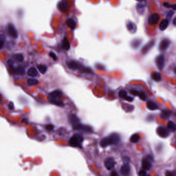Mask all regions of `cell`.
<instances>
[{
    "instance_id": "1",
    "label": "cell",
    "mask_w": 176,
    "mask_h": 176,
    "mask_svg": "<svg viewBox=\"0 0 176 176\" xmlns=\"http://www.w3.org/2000/svg\"><path fill=\"white\" fill-rule=\"evenodd\" d=\"M120 141V137L118 134H113L102 139L100 142L102 147H105L110 145L118 144Z\"/></svg>"
},
{
    "instance_id": "2",
    "label": "cell",
    "mask_w": 176,
    "mask_h": 176,
    "mask_svg": "<svg viewBox=\"0 0 176 176\" xmlns=\"http://www.w3.org/2000/svg\"><path fill=\"white\" fill-rule=\"evenodd\" d=\"M84 140L83 136L80 134H75L70 138L69 144L71 146L82 148V143Z\"/></svg>"
},
{
    "instance_id": "3",
    "label": "cell",
    "mask_w": 176,
    "mask_h": 176,
    "mask_svg": "<svg viewBox=\"0 0 176 176\" xmlns=\"http://www.w3.org/2000/svg\"><path fill=\"white\" fill-rule=\"evenodd\" d=\"M153 159L151 155H147L142 160V166L144 170H149L152 166Z\"/></svg>"
},
{
    "instance_id": "4",
    "label": "cell",
    "mask_w": 176,
    "mask_h": 176,
    "mask_svg": "<svg viewBox=\"0 0 176 176\" xmlns=\"http://www.w3.org/2000/svg\"><path fill=\"white\" fill-rule=\"evenodd\" d=\"M156 133L161 138H165L169 135V131L168 129L164 127H159L156 129Z\"/></svg>"
},
{
    "instance_id": "5",
    "label": "cell",
    "mask_w": 176,
    "mask_h": 176,
    "mask_svg": "<svg viewBox=\"0 0 176 176\" xmlns=\"http://www.w3.org/2000/svg\"><path fill=\"white\" fill-rule=\"evenodd\" d=\"M67 66L70 69L75 70H82L83 67L82 66L77 62L75 61H71L67 63Z\"/></svg>"
},
{
    "instance_id": "6",
    "label": "cell",
    "mask_w": 176,
    "mask_h": 176,
    "mask_svg": "<svg viewBox=\"0 0 176 176\" xmlns=\"http://www.w3.org/2000/svg\"><path fill=\"white\" fill-rule=\"evenodd\" d=\"M156 64L157 65L158 69L162 70L164 67L165 64V57L163 55H160L156 58Z\"/></svg>"
},
{
    "instance_id": "7",
    "label": "cell",
    "mask_w": 176,
    "mask_h": 176,
    "mask_svg": "<svg viewBox=\"0 0 176 176\" xmlns=\"http://www.w3.org/2000/svg\"><path fill=\"white\" fill-rule=\"evenodd\" d=\"M160 16L158 13H153L149 16L148 19V23L150 24H157L160 20Z\"/></svg>"
},
{
    "instance_id": "8",
    "label": "cell",
    "mask_w": 176,
    "mask_h": 176,
    "mask_svg": "<svg viewBox=\"0 0 176 176\" xmlns=\"http://www.w3.org/2000/svg\"><path fill=\"white\" fill-rule=\"evenodd\" d=\"M115 164L116 162L112 158H108L106 159L104 161V165L108 170L112 169L113 168H114Z\"/></svg>"
},
{
    "instance_id": "9",
    "label": "cell",
    "mask_w": 176,
    "mask_h": 176,
    "mask_svg": "<svg viewBox=\"0 0 176 176\" xmlns=\"http://www.w3.org/2000/svg\"><path fill=\"white\" fill-rule=\"evenodd\" d=\"M73 129L75 130H80V131H83L85 132H88V133L91 132L92 131L91 128L89 126L83 125L81 124L80 123L78 125H77L76 127L73 128Z\"/></svg>"
},
{
    "instance_id": "10",
    "label": "cell",
    "mask_w": 176,
    "mask_h": 176,
    "mask_svg": "<svg viewBox=\"0 0 176 176\" xmlns=\"http://www.w3.org/2000/svg\"><path fill=\"white\" fill-rule=\"evenodd\" d=\"M7 30L10 36L14 38H16L18 37V33L14 27V26L12 24H9L7 26Z\"/></svg>"
},
{
    "instance_id": "11",
    "label": "cell",
    "mask_w": 176,
    "mask_h": 176,
    "mask_svg": "<svg viewBox=\"0 0 176 176\" xmlns=\"http://www.w3.org/2000/svg\"><path fill=\"white\" fill-rule=\"evenodd\" d=\"M170 44V42L169 40L167 39H164L161 41L159 45V49L161 51H165L168 48Z\"/></svg>"
},
{
    "instance_id": "12",
    "label": "cell",
    "mask_w": 176,
    "mask_h": 176,
    "mask_svg": "<svg viewBox=\"0 0 176 176\" xmlns=\"http://www.w3.org/2000/svg\"><path fill=\"white\" fill-rule=\"evenodd\" d=\"M119 96L124 100H127L129 102H132L133 100V98L128 96L127 92L124 90H121L119 92Z\"/></svg>"
},
{
    "instance_id": "13",
    "label": "cell",
    "mask_w": 176,
    "mask_h": 176,
    "mask_svg": "<svg viewBox=\"0 0 176 176\" xmlns=\"http://www.w3.org/2000/svg\"><path fill=\"white\" fill-rule=\"evenodd\" d=\"M50 98L58 99L63 96V92L60 90H55L51 92L49 94Z\"/></svg>"
},
{
    "instance_id": "14",
    "label": "cell",
    "mask_w": 176,
    "mask_h": 176,
    "mask_svg": "<svg viewBox=\"0 0 176 176\" xmlns=\"http://www.w3.org/2000/svg\"><path fill=\"white\" fill-rule=\"evenodd\" d=\"M130 171V167L129 164H124L121 167L120 172L123 175H128Z\"/></svg>"
},
{
    "instance_id": "15",
    "label": "cell",
    "mask_w": 176,
    "mask_h": 176,
    "mask_svg": "<svg viewBox=\"0 0 176 176\" xmlns=\"http://www.w3.org/2000/svg\"><path fill=\"white\" fill-rule=\"evenodd\" d=\"M70 120L72 125L73 128H74L75 127H76L77 125H78L80 124V120L79 118H78L75 115L72 114L70 115Z\"/></svg>"
},
{
    "instance_id": "16",
    "label": "cell",
    "mask_w": 176,
    "mask_h": 176,
    "mask_svg": "<svg viewBox=\"0 0 176 176\" xmlns=\"http://www.w3.org/2000/svg\"><path fill=\"white\" fill-rule=\"evenodd\" d=\"M127 28L129 31H130V32H131L132 33H135L136 31V29H137V27H136V24L131 21H130L127 23Z\"/></svg>"
},
{
    "instance_id": "17",
    "label": "cell",
    "mask_w": 176,
    "mask_h": 176,
    "mask_svg": "<svg viewBox=\"0 0 176 176\" xmlns=\"http://www.w3.org/2000/svg\"><path fill=\"white\" fill-rule=\"evenodd\" d=\"M147 107L149 110H150L151 111L157 110L159 108L158 105L152 101H148L147 102Z\"/></svg>"
},
{
    "instance_id": "18",
    "label": "cell",
    "mask_w": 176,
    "mask_h": 176,
    "mask_svg": "<svg viewBox=\"0 0 176 176\" xmlns=\"http://www.w3.org/2000/svg\"><path fill=\"white\" fill-rule=\"evenodd\" d=\"M154 41L150 42L148 44L146 45L144 48H143L142 50V52L143 54H146V53H147L150 50V49L153 47V46L154 45Z\"/></svg>"
},
{
    "instance_id": "19",
    "label": "cell",
    "mask_w": 176,
    "mask_h": 176,
    "mask_svg": "<svg viewBox=\"0 0 176 176\" xmlns=\"http://www.w3.org/2000/svg\"><path fill=\"white\" fill-rule=\"evenodd\" d=\"M169 24V21L167 19H164V20H162L159 25V29L161 31L165 30L168 26Z\"/></svg>"
},
{
    "instance_id": "20",
    "label": "cell",
    "mask_w": 176,
    "mask_h": 176,
    "mask_svg": "<svg viewBox=\"0 0 176 176\" xmlns=\"http://www.w3.org/2000/svg\"><path fill=\"white\" fill-rule=\"evenodd\" d=\"M170 114H171V112L170 111L167 110H164L162 111L161 113V117L163 119H167L170 117Z\"/></svg>"
},
{
    "instance_id": "21",
    "label": "cell",
    "mask_w": 176,
    "mask_h": 176,
    "mask_svg": "<svg viewBox=\"0 0 176 176\" xmlns=\"http://www.w3.org/2000/svg\"><path fill=\"white\" fill-rule=\"evenodd\" d=\"M151 78L152 79L156 81V82H159L161 80V76L160 75V74L158 72H153L151 74Z\"/></svg>"
},
{
    "instance_id": "22",
    "label": "cell",
    "mask_w": 176,
    "mask_h": 176,
    "mask_svg": "<svg viewBox=\"0 0 176 176\" xmlns=\"http://www.w3.org/2000/svg\"><path fill=\"white\" fill-rule=\"evenodd\" d=\"M50 103L57 105L58 106H63L64 105V103L58 99H52L50 98Z\"/></svg>"
},
{
    "instance_id": "23",
    "label": "cell",
    "mask_w": 176,
    "mask_h": 176,
    "mask_svg": "<svg viewBox=\"0 0 176 176\" xmlns=\"http://www.w3.org/2000/svg\"><path fill=\"white\" fill-rule=\"evenodd\" d=\"M67 26L71 29H74L76 27V23L75 21L72 19H68L66 21Z\"/></svg>"
},
{
    "instance_id": "24",
    "label": "cell",
    "mask_w": 176,
    "mask_h": 176,
    "mask_svg": "<svg viewBox=\"0 0 176 176\" xmlns=\"http://www.w3.org/2000/svg\"><path fill=\"white\" fill-rule=\"evenodd\" d=\"M38 74L37 70L34 67L30 68L28 71V74L31 77H35L37 76Z\"/></svg>"
},
{
    "instance_id": "25",
    "label": "cell",
    "mask_w": 176,
    "mask_h": 176,
    "mask_svg": "<svg viewBox=\"0 0 176 176\" xmlns=\"http://www.w3.org/2000/svg\"><path fill=\"white\" fill-rule=\"evenodd\" d=\"M62 47L63 48V49H64L66 50H69L70 49V44H69L68 39L66 37L63 40Z\"/></svg>"
},
{
    "instance_id": "26",
    "label": "cell",
    "mask_w": 176,
    "mask_h": 176,
    "mask_svg": "<svg viewBox=\"0 0 176 176\" xmlns=\"http://www.w3.org/2000/svg\"><path fill=\"white\" fill-rule=\"evenodd\" d=\"M67 4L65 1H62L58 4V8L62 11H65L67 9Z\"/></svg>"
},
{
    "instance_id": "27",
    "label": "cell",
    "mask_w": 176,
    "mask_h": 176,
    "mask_svg": "<svg viewBox=\"0 0 176 176\" xmlns=\"http://www.w3.org/2000/svg\"><path fill=\"white\" fill-rule=\"evenodd\" d=\"M140 136L138 134H134L130 138V141L133 143H136L140 141Z\"/></svg>"
},
{
    "instance_id": "28",
    "label": "cell",
    "mask_w": 176,
    "mask_h": 176,
    "mask_svg": "<svg viewBox=\"0 0 176 176\" xmlns=\"http://www.w3.org/2000/svg\"><path fill=\"white\" fill-rule=\"evenodd\" d=\"M16 71L18 74L20 75H23L25 73V69L22 66H18L16 69Z\"/></svg>"
},
{
    "instance_id": "29",
    "label": "cell",
    "mask_w": 176,
    "mask_h": 176,
    "mask_svg": "<svg viewBox=\"0 0 176 176\" xmlns=\"http://www.w3.org/2000/svg\"><path fill=\"white\" fill-rule=\"evenodd\" d=\"M37 68L38 70H39V71L43 74L45 73L47 70V67L44 65H42V64L39 65L37 66Z\"/></svg>"
},
{
    "instance_id": "30",
    "label": "cell",
    "mask_w": 176,
    "mask_h": 176,
    "mask_svg": "<svg viewBox=\"0 0 176 176\" xmlns=\"http://www.w3.org/2000/svg\"><path fill=\"white\" fill-rule=\"evenodd\" d=\"M167 128L169 130L172 131H174L175 130V125L173 121H169L167 124Z\"/></svg>"
},
{
    "instance_id": "31",
    "label": "cell",
    "mask_w": 176,
    "mask_h": 176,
    "mask_svg": "<svg viewBox=\"0 0 176 176\" xmlns=\"http://www.w3.org/2000/svg\"><path fill=\"white\" fill-rule=\"evenodd\" d=\"M38 81L35 79H30L28 80V84L31 86L37 85L38 84Z\"/></svg>"
},
{
    "instance_id": "32",
    "label": "cell",
    "mask_w": 176,
    "mask_h": 176,
    "mask_svg": "<svg viewBox=\"0 0 176 176\" xmlns=\"http://www.w3.org/2000/svg\"><path fill=\"white\" fill-rule=\"evenodd\" d=\"M141 43V42L140 41L139 39L134 40L132 42V47H133L134 48H137L140 46Z\"/></svg>"
},
{
    "instance_id": "33",
    "label": "cell",
    "mask_w": 176,
    "mask_h": 176,
    "mask_svg": "<svg viewBox=\"0 0 176 176\" xmlns=\"http://www.w3.org/2000/svg\"><path fill=\"white\" fill-rule=\"evenodd\" d=\"M15 59L19 62H22L24 60V57L21 54H17L15 55Z\"/></svg>"
},
{
    "instance_id": "34",
    "label": "cell",
    "mask_w": 176,
    "mask_h": 176,
    "mask_svg": "<svg viewBox=\"0 0 176 176\" xmlns=\"http://www.w3.org/2000/svg\"><path fill=\"white\" fill-rule=\"evenodd\" d=\"M140 98L143 101H145L147 99V96L146 94V93L144 92V91H141L139 92V96Z\"/></svg>"
},
{
    "instance_id": "35",
    "label": "cell",
    "mask_w": 176,
    "mask_h": 176,
    "mask_svg": "<svg viewBox=\"0 0 176 176\" xmlns=\"http://www.w3.org/2000/svg\"><path fill=\"white\" fill-rule=\"evenodd\" d=\"M4 44V37L3 35L0 36V50L2 49Z\"/></svg>"
},
{
    "instance_id": "36",
    "label": "cell",
    "mask_w": 176,
    "mask_h": 176,
    "mask_svg": "<svg viewBox=\"0 0 176 176\" xmlns=\"http://www.w3.org/2000/svg\"><path fill=\"white\" fill-rule=\"evenodd\" d=\"M173 14H174V12L172 10L169 11L167 13V16H166V19H167V20H168L169 21V20L171 19V18L172 17V16L173 15Z\"/></svg>"
},
{
    "instance_id": "37",
    "label": "cell",
    "mask_w": 176,
    "mask_h": 176,
    "mask_svg": "<svg viewBox=\"0 0 176 176\" xmlns=\"http://www.w3.org/2000/svg\"><path fill=\"white\" fill-rule=\"evenodd\" d=\"M130 93H131L132 95L134 96H138L139 94V92L136 90V89H132L130 90Z\"/></svg>"
},
{
    "instance_id": "38",
    "label": "cell",
    "mask_w": 176,
    "mask_h": 176,
    "mask_svg": "<svg viewBox=\"0 0 176 176\" xmlns=\"http://www.w3.org/2000/svg\"><path fill=\"white\" fill-rule=\"evenodd\" d=\"M163 6L167 8H169V7H173V9L174 10L175 9V5H170L167 2H165L163 3Z\"/></svg>"
},
{
    "instance_id": "39",
    "label": "cell",
    "mask_w": 176,
    "mask_h": 176,
    "mask_svg": "<svg viewBox=\"0 0 176 176\" xmlns=\"http://www.w3.org/2000/svg\"><path fill=\"white\" fill-rule=\"evenodd\" d=\"M54 126L52 124H49V125H47L46 126V128L47 130L48 131H52L54 129Z\"/></svg>"
},
{
    "instance_id": "40",
    "label": "cell",
    "mask_w": 176,
    "mask_h": 176,
    "mask_svg": "<svg viewBox=\"0 0 176 176\" xmlns=\"http://www.w3.org/2000/svg\"><path fill=\"white\" fill-rule=\"evenodd\" d=\"M49 56L50 57H51L53 58V59L54 60H55V61H56L57 60V57L56 54L54 53H53V52H50L49 53Z\"/></svg>"
},
{
    "instance_id": "41",
    "label": "cell",
    "mask_w": 176,
    "mask_h": 176,
    "mask_svg": "<svg viewBox=\"0 0 176 176\" xmlns=\"http://www.w3.org/2000/svg\"><path fill=\"white\" fill-rule=\"evenodd\" d=\"M123 161L124 164H129L130 162V158L128 156H125L123 158Z\"/></svg>"
},
{
    "instance_id": "42",
    "label": "cell",
    "mask_w": 176,
    "mask_h": 176,
    "mask_svg": "<svg viewBox=\"0 0 176 176\" xmlns=\"http://www.w3.org/2000/svg\"><path fill=\"white\" fill-rule=\"evenodd\" d=\"M139 174L140 175H145L147 174V173L145 170H142L140 171Z\"/></svg>"
},
{
    "instance_id": "43",
    "label": "cell",
    "mask_w": 176,
    "mask_h": 176,
    "mask_svg": "<svg viewBox=\"0 0 176 176\" xmlns=\"http://www.w3.org/2000/svg\"><path fill=\"white\" fill-rule=\"evenodd\" d=\"M8 108L10 110H12L14 108V106H13V103L12 102H10L9 104H8Z\"/></svg>"
},
{
    "instance_id": "44",
    "label": "cell",
    "mask_w": 176,
    "mask_h": 176,
    "mask_svg": "<svg viewBox=\"0 0 176 176\" xmlns=\"http://www.w3.org/2000/svg\"><path fill=\"white\" fill-rule=\"evenodd\" d=\"M165 174H166V175H167V176H173V175H174V174L172 172H171L170 171H166Z\"/></svg>"
},
{
    "instance_id": "45",
    "label": "cell",
    "mask_w": 176,
    "mask_h": 176,
    "mask_svg": "<svg viewBox=\"0 0 176 176\" xmlns=\"http://www.w3.org/2000/svg\"><path fill=\"white\" fill-rule=\"evenodd\" d=\"M13 62L11 61V60H9L8 61V65H9V66H11V65H12V64H13Z\"/></svg>"
},
{
    "instance_id": "46",
    "label": "cell",
    "mask_w": 176,
    "mask_h": 176,
    "mask_svg": "<svg viewBox=\"0 0 176 176\" xmlns=\"http://www.w3.org/2000/svg\"><path fill=\"white\" fill-rule=\"evenodd\" d=\"M111 175H117V173H116V171H113L111 174Z\"/></svg>"
},
{
    "instance_id": "47",
    "label": "cell",
    "mask_w": 176,
    "mask_h": 176,
    "mask_svg": "<svg viewBox=\"0 0 176 176\" xmlns=\"http://www.w3.org/2000/svg\"><path fill=\"white\" fill-rule=\"evenodd\" d=\"M175 20H176V18H174L173 20V24L174 26L176 25V23H175Z\"/></svg>"
},
{
    "instance_id": "48",
    "label": "cell",
    "mask_w": 176,
    "mask_h": 176,
    "mask_svg": "<svg viewBox=\"0 0 176 176\" xmlns=\"http://www.w3.org/2000/svg\"><path fill=\"white\" fill-rule=\"evenodd\" d=\"M136 1H139V2H141V1H143V0H136Z\"/></svg>"
}]
</instances>
